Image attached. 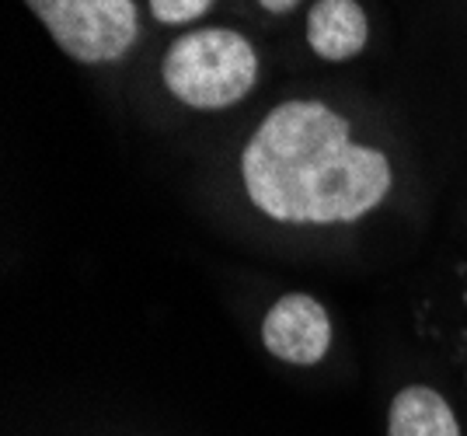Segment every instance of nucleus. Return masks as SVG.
Returning <instances> with one entry per match:
<instances>
[{
	"instance_id": "423d86ee",
	"label": "nucleus",
	"mask_w": 467,
	"mask_h": 436,
	"mask_svg": "<svg viewBox=\"0 0 467 436\" xmlns=\"http://www.w3.org/2000/svg\"><path fill=\"white\" fill-rule=\"evenodd\" d=\"M388 436H461V422L436 388L409 384L390 398Z\"/></svg>"
},
{
	"instance_id": "39448f33",
	"label": "nucleus",
	"mask_w": 467,
	"mask_h": 436,
	"mask_svg": "<svg viewBox=\"0 0 467 436\" xmlns=\"http://www.w3.org/2000/svg\"><path fill=\"white\" fill-rule=\"evenodd\" d=\"M370 21L359 0H314L307 11V46L321 60L346 63L363 53Z\"/></svg>"
},
{
	"instance_id": "f03ea898",
	"label": "nucleus",
	"mask_w": 467,
	"mask_h": 436,
	"mask_svg": "<svg viewBox=\"0 0 467 436\" xmlns=\"http://www.w3.org/2000/svg\"><path fill=\"white\" fill-rule=\"evenodd\" d=\"M161 78L182 105L220 112L252 95L258 80V53L234 28H195L171 42Z\"/></svg>"
},
{
	"instance_id": "6e6552de",
	"label": "nucleus",
	"mask_w": 467,
	"mask_h": 436,
	"mask_svg": "<svg viewBox=\"0 0 467 436\" xmlns=\"http://www.w3.org/2000/svg\"><path fill=\"white\" fill-rule=\"evenodd\" d=\"M269 15H290L293 7H300V0H258Z\"/></svg>"
},
{
	"instance_id": "f257e3e1",
	"label": "nucleus",
	"mask_w": 467,
	"mask_h": 436,
	"mask_svg": "<svg viewBox=\"0 0 467 436\" xmlns=\"http://www.w3.org/2000/svg\"><path fill=\"white\" fill-rule=\"evenodd\" d=\"M241 179L275 223H352L388 199L394 171L384 151L356 143L331 105H275L241 151Z\"/></svg>"
},
{
	"instance_id": "7ed1b4c3",
	"label": "nucleus",
	"mask_w": 467,
	"mask_h": 436,
	"mask_svg": "<svg viewBox=\"0 0 467 436\" xmlns=\"http://www.w3.org/2000/svg\"><path fill=\"white\" fill-rule=\"evenodd\" d=\"M59 49L78 63L122 60L140 39L133 0H25Z\"/></svg>"
},
{
	"instance_id": "20e7f679",
	"label": "nucleus",
	"mask_w": 467,
	"mask_h": 436,
	"mask_svg": "<svg viewBox=\"0 0 467 436\" xmlns=\"http://www.w3.org/2000/svg\"><path fill=\"white\" fill-rule=\"evenodd\" d=\"M262 346L290 367H314L331 349V317L311 294H283L262 321Z\"/></svg>"
},
{
	"instance_id": "0eeeda50",
	"label": "nucleus",
	"mask_w": 467,
	"mask_h": 436,
	"mask_svg": "<svg viewBox=\"0 0 467 436\" xmlns=\"http://www.w3.org/2000/svg\"><path fill=\"white\" fill-rule=\"evenodd\" d=\"M213 7V0H150V15L161 25H189L202 18Z\"/></svg>"
}]
</instances>
